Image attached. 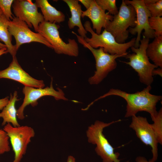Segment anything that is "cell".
<instances>
[{
    "label": "cell",
    "mask_w": 162,
    "mask_h": 162,
    "mask_svg": "<svg viewBox=\"0 0 162 162\" xmlns=\"http://www.w3.org/2000/svg\"><path fill=\"white\" fill-rule=\"evenodd\" d=\"M149 40L143 36L140 41L139 47L134 46L131 49L133 52L128 54L124 57L129 62L122 61L131 67L136 72L139 77L140 81L147 86H151L153 81L152 71L158 67L151 63L147 56L146 51Z\"/></svg>",
    "instance_id": "obj_3"
},
{
    "label": "cell",
    "mask_w": 162,
    "mask_h": 162,
    "mask_svg": "<svg viewBox=\"0 0 162 162\" xmlns=\"http://www.w3.org/2000/svg\"><path fill=\"white\" fill-rule=\"evenodd\" d=\"M3 129L9 137L14 153L12 162H20L31 139L35 136L34 129L27 125L14 127L9 123L4 126Z\"/></svg>",
    "instance_id": "obj_8"
},
{
    "label": "cell",
    "mask_w": 162,
    "mask_h": 162,
    "mask_svg": "<svg viewBox=\"0 0 162 162\" xmlns=\"http://www.w3.org/2000/svg\"><path fill=\"white\" fill-rule=\"evenodd\" d=\"M3 13L1 10L0 8V15L3 14Z\"/></svg>",
    "instance_id": "obj_34"
},
{
    "label": "cell",
    "mask_w": 162,
    "mask_h": 162,
    "mask_svg": "<svg viewBox=\"0 0 162 162\" xmlns=\"http://www.w3.org/2000/svg\"><path fill=\"white\" fill-rule=\"evenodd\" d=\"M4 48H7L6 46L4 44L0 42V50Z\"/></svg>",
    "instance_id": "obj_33"
},
{
    "label": "cell",
    "mask_w": 162,
    "mask_h": 162,
    "mask_svg": "<svg viewBox=\"0 0 162 162\" xmlns=\"http://www.w3.org/2000/svg\"><path fill=\"white\" fill-rule=\"evenodd\" d=\"M136 21L134 9L123 0L118 13L113 16L112 20L105 29L113 35L118 43H124L128 37V28L134 27Z\"/></svg>",
    "instance_id": "obj_5"
},
{
    "label": "cell",
    "mask_w": 162,
    "mask_h": 162,
    "mask_svg": "<svg viewBox=\"0 0 162 162\" xmlns=\"http://www.w3.org/2000/svg\"><path fill=\"white\" fill-rule=\"evenodd\" d=\"M69 8L71 16L69 18L68 26L70 29L75 26L78 28V32L81 36L84 38L86 37L87 32L86 30L81 21V17L82 10L81 6L79 3L78 0H63Z\"/></svg>",
    "instance_id": "obj_16"
},
{
    "label": "cell",
    "mask_w": 162,
    "mask_h": 162,
    "mask_svg": "<svg viewBox=\"0 0 162 162\" xmlns=\"http://www.w3.org/2000/svg\"><path fill=\"white\" fill-rule=\"evenodd\" d=\"M151 86H147L141 91L129 93L118 89L112 88L108 92L101 96L92 102L110 95L118 96L123 98L127 102L125 117L128 118L136 115L139 112L144 111L150 114L153 121L157 115V103L162 99V96L152 94L150 93Z\"/></svg>",
    "instance_id": "obj_1"
},
{
    "label": "cell",
    "mask_w": 162,
    "mask_h": 162,
    "mask_svg": "<svg viewBox=\"0 0 162 162\" xmlns=\"http://www.w3.org/2000/svg\"><path fill=\"white\" fill-rule=\"evenodd\" d=\"M8 52L7 48H4L0 50V56Z\"/></svg>",
    "instance_id": "obj_32"
},
{
    "label": "cell",
    "mask_w": 162,
    "mask_h": 162,
    "mask_svg": "<svg viewBox=\"0 0 162 162\" xmlns=\"http://www.w3.org/2000/svg\"><path fill=\"white\" fill-rule=\"evenodd\" d=\"M28 27L25 22L16 17L9 21L8 30L15 39V45L17 50L22 44L32 42L40 43L53 49L52 45L45 38L39 33L33 32Z\"/></svg>",
    "instance_id": "obj_10"
},
{
    "label": "cell",
    "mask_w": 162,
    "mask_h": 162,
    "mask_svg": "<svg viewBox=\"0 0 162 162\" xmlns=\"http://www.w3.org/2000/svg\"><path fill=\"white\" fill-rule=\"evenodd\" d=\"M144 2L151 16H162V0H144Z\"/></svg>",
    "instance_id": "obj_21"
},
{
    "label": "cell",
    "mask_w": 162,
    "mask_h": 162,
    "mask_svg": "<svg viewBox=\"0 0 162 162\" xmlns=\"http://www.w3.org/2000/svg\"><path fill=\"white\" fill-rule=\"evenodd\" d=\"M121 121L119 119L106 123L97 120L88 127L86 131L88 142L96 145L95 151L102 159L103 162H120L118 159L120 154L114 152V148L106 138L103 132L105 128Z\"/></svg>",
    "instance_id": "obj_4"
},
{
    "label": "cell",
    "mask_w": 162,
    "mask_h": 162,
    "mask_svg": "<svg viewBox=\"0 0 162 162\" xmlns=\"http://www.w3.org/2000/svg\"><path fill=\"white\" fill-rule=\"evenodd\" d=\"M35 3L40 8L44 21L52 23H60L65 20L62 12L51 5L47 0H36Z\"/></svg>",
    "instance_id": "obj_17"
},
{
    "label": "cell",
    "mask_w": 162,
    "mask_h": 162,
    "mask_svg": "<svg viewBox=\"0 0 162 162\" xmlns=\"http://www.w3.org/2000/svg\"><path fill=\"white\" fill-rule=\"evenodd\" d=\"M9 140L6 132L0 128V154L10 151V148Z\"/></svg>",
    "instance_id": "obj_25"
},
{
    "label": "cell",
    "mask_w": 162,
    "mask_h": 162,
    "mask_svg": "<svg viewBox=\"0 0 162 162\" xmlns=\"http://www.w3.org/2000/svg\"><path fill=\"white\" fill-rule=\"evenodd\" d=\"M8 20L3 14L0 15V41L6 46L7 51L12 56H16L17 50L12 43V35L8 30Z\"/></svg>",
    "instance_id": "obj_20"
},
{
    "label": "cell",
    "mask_w": 162,
    "mask_h": 162,
    "mask_svg": "<svg viewBox=\"0 0 162 162\" xmlns=\"http://www.w3.org/2000/svg\"><path fill=\"white\" fill-rule=\"evenodd\" d=\"M14 0H0V8L3 14L9 21L13 18V14L11 10Z\"/></svg>",
    "instance_id": "obj_26"
},
{
    "label": "cell",
    "mask_w": 162,
    "mask_h": 162,
    "mask_svg": "<svg viewBox=\"0 0 162 162\" xmlns=\"http://www.w3.org/2000/svg\"><path fill=\"white\" fill-rule=\"evenodd\" d=\"M59 28L60 26L55 23L44 21L39 25L37 32L46 38L56 53L78 56L79 49L77 43L75 39L70 38L68 40V43L64 41L60 36Z\"/></svg>",
    "instance_id": "obj_7"
},
{
    "label": "cell",
    "mask_w": 162,
    "mask_h": 162,
    "mask_svg": "<svg viewBox=\"0 0 162 162\" xmlns=\"http://www.w3.org/2000/svg\"><path fill=\"white\" fill-rule=\"evenodd\" d=\"M12 7L15 17L25 22L29 27L33 26L37 32L39 25L44 20L36 3L30 0H14Z\"/></svg>",
    "instance_id": "obj_13"
},
{
    "label": "cell",
    "mask_w": 162,
    "mask_h": 162,
    "mask_svg": "<svg viewBox=\"0 0 162 162\" xmlns=\"http://www.w3.org/2000/svg\"><path fill=\"white\" fill-rule=\"evenodd\" d=\"M136 162H156L151 159L148 161L145 158L141 156L137 157L136 159Z\"/></svg>",
    "instance_id": "obj_30"
},
{
    "label": "cell",
    "mask_w": 162,
    "mask_h": 162,
    "mask_svg": "<svg viewBox=\"0 0 162 162\" xmlns=\"http://www.w3.org/2000/svg\"><path fill=\"white\" fill-rule=\"evenodd\" d=\"M152 76L156 75H158L162 77V68H159L154 69L152 71Z\"/></svg>",
    "instance_id": "obj_29"
},
{
    "label": "cell",
    "mask_w": 162,
    "mask_h": 162,
    "mask_svg": "<svg viewBox=\"0 0 162 162\" xmlns=\"http://www.w3.org/2000/svg\"><path fill=\"white\" fill-rule=\"evenodd\" d=\"M154 123L151 124L156 136L158 142L162 144V109L161 107L156 118L152 121Z\"/></svg>",
    "instance_id": "obj_22"
},
{
    "label": "cell",
    "mask_w": 162,
    "mask_h": 162,
    "mask_svg": "<svg viewBox=\"0 0 162 162\" xmlns=\"http://www.w3.org/2000/svg\"><path fill=\"white\" fill-rule=\"evenodd\" d=\"M17 92L15 91L13 95L10 94L8 102L0 112V118L3 119L2 124L4 126L7 123H10L14 127L20 126L17 119V110L15 104L20 100L17 98Z\"/></svg>",
    "instance_id": "obj_18"
},
{
    "label": "cell",
    "mask_w": 162,
    "mask_h": 162,
    "mask_svg": "<svg viewBox=\"0 0 162 162\" xmlns=\"http://www.w3.org/2000/svg\"><path fill=\"white\" fill-rule=\"evenodd\" d=\"M9 97L7 96L0 99V110H2L7 105L9 100Z\"/></svg>",
    "instance_id": "obj_27"
},
{
    "label": "cell",
    "mask_w": 162,
    "mask_h": 162,
    "mask_svg": "<svg viewBox=\"0 0 162 162\" xmlns=\"http://www.w3.org/2000/svg\"><path fill=\"white\" fill-rule=\"evenodd\" d=\"M97 4L105 11L107 10L110 14L114 16L118 12L116 0H95Z\"/></svg>",
    "instance_id": "obj_23"
},
{
    "label": "cell",
    "mask_w": 162,
    "mask_h": 162,
    "mask_svg": "<svg viewBox=\"0 0 162 162\" xmlns=\"http://www.w3.org/2000/svg\"><path fill=\"white\" fill-rule=\"evenodd\" d=\"M127 4L132 6L135 11L136 24L133 28H129L128 31L133 35L137 34L134 47H139L141 40V35L142 30L144 31L143 36L149 39L155 37L154 32L150 28L148 23V19L151 16L146 8L144 0H124Z\"/></svg>",
    "instance_id": "obj_9"
},
{
    "label": "cell",
    "mask_w": 162,
    "mask_h": 162,
    "mask_svg": "<svg viewBox=\"0 0 162 162\" xmlns=\"http://www.w3.org/2000/svg\"><path fill=\"white\" fill-rule=\"evenodd\" d=\"M2 78L16 81L25 86L36 88H44L45 86L43 80L34 78L23 70L19 64L16 56L13 57L12 60L8 68L0 70V79Z\"/></svg>",
    "instance_id": "obj_14"
},
{
    "label": "cell",
    "mask_w": 162,
    "mask_h": 162,
    "mask_svg": "<svg viewBox=\"0 0 162 162\" xmlns=\"http://www.w3.org/2000/svg\"><path fill=\"white\" fill-rule=\"evenodd\" d=\"M58 91L53 88L52 80L50 87L45 88H36L28 86H24L22 92L24 98L21 105L17 110V117L20 119H23L25 117L24 111L26 106L29 105L34 107L38 104L37 101L41 98L46 96H51L56 100L62 99L68 100L64 96V94L62 90L58 88Z\"/></svg>",
    "instance_id": "obj_11"
},
{
    "label": "cell",
    "mask_w": 162,
    "mask_h": 162,
    "mask_svg": "<svg viewBox=\"0 0 162 162\" xmlns=\"http://www.w3.org/2000/svg\"><path fill=\"white\" fill-rule=\"evenodd\" d=\"M83 26L86 30L92 35L90 38L87 37L84 38V40L94 48L101 47L105 52L110 54L121 55L125 57L128 54L127 50L134 45L136 38H133L128 42L119 43L113 35L105 29L102 33L98 34L93 30L89 21H86Z\"/></svg>",
    "instance_id": "obj_2"
},
{
    "label": "cell",
    "mask_w": 162,
    "mask_h": 162,
    "mask_svg": "<svg viewBox=\"0 0 162 162\" xmlns=\"http://www.w3.org/2000/svg\"><path fill=\"white\" fill-rule=\"evenodd\" d=\"M72 33L76 36L79 43L91 51L95 58L96 70L94 75L89 79V83L91 85L99 84L109 72L116 68L117 66L116 59L123 56L110 54L105 52L101 47L99 49L94 48L85 41L83 37L73 31Z\"/></svg>",
    "instance_id": "obj_6"
},
{
    "label": "cell",
    "mask_w": 162,
    "mask_h": 162,
    "mask_svg": "<svg viewBox=\"0 0 162 162\" xmlns=\"http://www.w3.org/2000/svg\"><path fill=\"white\" fill-rule=\"evenodd\" d=\"M88 17L91 21L93 29L96 30V33L99 34L102 29H105L113 19V16L108 12L106 13L96 3L95 0H92L88 9L82 11L81 17Z\"/></svg>",
    "instance_id": "obj_15"
},
{
    "label": "cell",
    "mask_w": 162,
    "mask_h": 162,
    "mask_svg": "<svg viewBox=\"0 0 162 162\" xmlns=\"http://www.w3.org/2000/svg\"><path fill=\"white\" fill-rule=\"evenodd\" d=\"M87 9L90 7L92 0H78Z\"/></svg>",
    "instance_id": "obj_28"
},
{
    "label": "cell",
    "mask_w": 162,
    "mask_h": 162,
    "mask_svg": "<svg viewBox=\"0 0 162 162\" xmlns=\"http://www.w3.org/2000/svg\"><path fill=\"white\" fill-rule=\"evenodd\" d=\"M148 23L151 29L154 32L155 37L162 36L161 17L151 16L149 18Z\"/></svg>",
    "instance_id": "obj_24"
},
{
    "label": "cell",
    "mask_w": 162,
    "mask_h": 162,
    "mask_svg": "<svg viewBox=\"0 0 162 162\" xmlns=\"http://www.w3.org/2000/svg\"><path fill=\"white\" fill-rule=\"evenodd\" d=\"M146 54L154 64L162 68V36L155 37L148 45Z\"/></svg>",
    "instance_id": "obj_19"
},
{
    "label": "cell",
    "mask_w": 162,
    "mask_h": 162,
    "mask_svg": "<svg viewBox=\"0 0 162 162\" xmlns=\"http://www.w3.org/2000/svg\"><path fill=\"white\" fill-rule=\"evenodd\" d=\"M132 117L130 128L135 131L137 136L144 144L151 147L153 156L151 160L155 161L158 156V143L151 124L146 117L136 115Z\"/></svg>",
    "instance_id": "obj_12"
},
{
    "label": "cell",
    "mask_w": 162,
    "mask_h": 162,
    "mask_svg": "<svg viewBox=\"0 0 162 162\" xmlns=\"http://www.w3.org/2000/svg\"><path fill=\"white\" fill-rule=\"evenodd\" d=\"M67 162H76L75 158L72 156H69L68 158Z\"/></svg>",
    "instance_id": "obj_31"
}]
</instances>
